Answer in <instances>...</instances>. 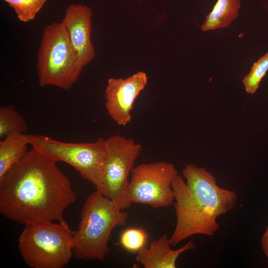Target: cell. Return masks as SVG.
<instances>
[{"label": "cell", "instance_id": "obj_1", "mask_svg": "<svg viewBox=\"0 0 268 268\" xmlns=\"http://www.w3.org/2000/svg\"><path fill=\"white\" fill-rule=\"evenodd\" d=\"M76 199L57 162L32 148L0 177V212L19 224L65 221Z\"/></svg>", "mask_w": 268, "mask_h": 268}, {"label": "cell", "instance_id": "obj_2", "mask_svg": "<svg viewBox=\"0 0 268 268\" xmlns=\"http://www.w3.org/2000/svg\"><path fill=\"white\" fill-rule=\"evenodd\" d=\"M182 173L186 182L178 174L172 183L176 224L169 240L173 246L195 235H214L219 228L218 217L233 209L238 201L234 191L219 186L203 167L188 164Z\"/></svg>", "mask_w": 268, "mask_h": 268}, {"label": "cell", "instance_id": "obj_3", "mask_svg": "<svg viewBox=\"0 0 268 268\" xmlns=\"http://www.w3.org/2000/svg\"><path fill=\"white\" fill-rule=\"evenodd\" d=\"M128 217L127 212L96 190L86 200L78 228L73 231V256L78 260L104 261L112 230L125 225Z\"/></svg>", "mask_w": 268, "mask_h": 268}, {"label": "cell", "instance_id": "obj_4", "mask_svg": "<svg viewBox=\"0 0 268 268\" xmlns=\"http://www.w3.org/2000/svg\"><path fill=\"white\" fill-rule=\"evenodd\" d=\"M25 225L18 240L20 255L32 268H63L73 256V231L66 221Z\"/></svg>", "mask_w": 268, "mask_h": 268}, {"label": "cell", "instance_id": "obj_5", "mask_svg": "<svg viewBox=\"0 0 268 268\" xmlns=\"http://www.w3.org/2000/svg\"><path fill=\"white\" fill-rule=\"evenodd\" d=\"M37 59L38 82L42 87L68 90L84 68L61 22H53L43 29Z\"/></svg>", "mask_w": 268, "mask_h": 268}, {"label": "cell", "instance_id": "obj_6", "mask_svg": "<svg viewBox=\"0 0 268 268\" xmlns=\"http://www.w3.org/2000/svg\"><path fill=\"white\" fill-rule=\"evenodd\" d=\"M32 148L58 162H65L85 180L97 187L101 178L108 148L106 138L93 142L61 141L43 134H28Z\"/></svg>", "mask_w": 268, "mask_h": 268}, {"label": "cell", "instance_id": "obj_7", "mask_svg": "<svg viewBox=\"0 0 268 268\" xmlns=\"http://www.w3.org/2000/svg\"><path fill=\"white\" fill-rule=\"evenodd\" d=\"M108 151L103 173L96 190L124 210L130 207L129 176L142 146L131 138L116 134L106 138Z\"/></svg>", "mask_w": 268, "mask_h": 268}, {"label": "cell", "instance_id": "obj_8", "mask_svg": "<svg viewBox=\"0 0 268 268\" xmlns=\"http://www.w3.org/2000/svg\"><path fill=\"white\" fill-rule=\"evenodd\" d=\"M178 174L174 165L165 161L142 163L134 167L129 188L131 202L155 208L170 205L174 200L172 183Z\"/></svg>", "mask_w": 268, "mask_h": 268}, {"label": "cell", "instance_id": "obj_9", "mask_svg": "<svg viewBox=\"0 0 268 268\" xmlns=\"http://www.w3.org/2000/svg\"><path fill=\"white\" fill-rule=\"evenodd\" d=\"M146 73L138 71L126 78H110L105 89V107L111 118L125 126L132 120L131 111L136 97L145 88Z\"/></svg>", "mask_w": 268, "mask_h": 268}, {"label": "cell", "instance_id": "obj_10", "mask_svg": "<svg viewBox=\"0 0 268 268\" xmlns=\"http://www.w3.org/2000/svg\"><path fill=\"white\" fill-rule=\"evenodd\" d=\"M92 15V11L88 6L71 4L66 8L61 21L83 67L95 56L91 39Z\"/></svg>", "mask_w": 268, "mask_h": 268}, {"label": "cell", "instance_id": "obj_11", "mask_svg": "<svg viewBox=\"0 0 268 268\" xmlns=\"http://www.w3.org/2000/svg\"><path fill=\"white\" fill-rule=\"evenodd\" d=\"M171 245L167 236L163 235L138 252L136 260L145 268H176L179 257L185 252L196 248L192 240L176 250H173Z\"/></svg>", "mask_w": 268, "mask_h": 268}, {"label": "cell", "instance_id": "obj_12", "mask_svg": "<svg viewBox=\"0 0 268 268\" xmlns=\"http://www.w3.org/2000/svg\"><path fill=\"white\" fill-rule=\"evenodd\" d=\"M28 134L12 132L0 141V177L28 151Z\"/></svg>", "mask_w": 268, "mask_h": 268}, {"label": "cell", "instance_id": "obj_13", "mask_svg": "<svg viewBox=\"0 0 268 268\" xmlns=\"http://www.w3.org/2000/svg\"><path fill=\"white\" fill-rule=\"evenodd\" d=\"M240 0H217L201 26L202 31L227 27L238 15Z\"/></svg>", "mask_w": 268, "mask_h": 268}, {"label": "cell", "instance_id": "obj_14", "mask_svg": "<svg viewBox=\"0 0 268 268\" xmlns=\"http://www.w3.org/2000/svg\"><path fill=\"white\" fill-rule=\"evenodd\" d=\"M27 124L22 115L13 105L3 106L0 108V137L4 138L9 134L17 132L25 133Z\"/></svg>", "mask_w": 268, "mask_h": 268}, {"label": "cell", "instance_id": "obj_15", "mask_svg": "<svg viewBox=\"0 0 268 268\" xmlns=\"http://www.w3.org/2000/svg\"><path fill=\"white\" fill-rule=\"evenodd\" d=\"M14 10L17 18L23 22L34 20L47 0H2Z\"/></svg>", "mask_w": 268, "mask_h": 268}, {"label": "cell", "instance_id": "obj_16", "mask_svg": "<svg viewBox=\"0 0 268 268\" xmlns=\"http://www.w3.org/2000/svg\"><path fill=\"white\" fill-rule=\"evenodd\" d=\"M148 233L142 228H129L121 234L119 244L126 251L137 253L145 247Z\"/></svg>", "mask_w": 268, "mask_h": 268}, {"label": "cell", "instance_id": "obj_17", "mask_svg": "<svg viewBox=\"0 0 268 268\" xmlns=\"http://www.w3.org/2000/svg\"><path fill=\"white\" fill-rule=\"evenodd\" d=\"M268 70V53L254 63L250 72L242 82L247 93L253 94L259 87L260 83Z\"/></svg>", "mask_w": 268, "mask_h": 268}, {"label": "cell", "instance_id": "obj_18", "mask_svg": "<svg viewBox=\"0 0 268 268\" xmlns=\"http://www.w3.org/2000/svg\"><path fill=\"white\" fill-rule=\"evenodd\" d=\"M261 244L262 250L268 259V226L261 238Z\"/></svg>", "mask_w": 268, "mask_h": 268}]
</instances>
